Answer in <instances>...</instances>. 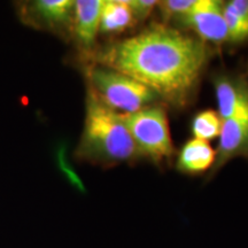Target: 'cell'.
I'll return each mask as SVG.
<instances>
[{"instance_id": "cell-4", "label": "cell", "mask_w": 248, "mask_h": 248, "mask_svg": "<svg viewBox=\"0 0 248 248\" xmlns=\"http://www.w3.org/2000/svg\"><path fill=\"white\" fill-rule=\"evenodd\" d=\"M138 156L160 164L171 160L173 147L166 107L156 104L130 114H121Z\"/></svg>"}, {"instance_id": "cell-5", "label": "cell", "mask_w": 248, "mask_h": 248, "mask_svg": "<svg viewBox=\"0 0 248 248\" xmlns=\"http://www.w3.org/2000/svg\"><path fill=\"white\" fill-rule=\"evenodd\" d=\"M15 14L21 23L31 29L53 33L70 42L73 24V0H22L14 1Z\"/></svg>"}, {"instance_id": "cell-3", "label": "cell", "mask_w": 248, "mask_h": 248, "mask_svg": "<svg viewBox=\"0 0 248 248\" xmlns=\"http://www.w3.org/2000/svg\"><path fill=\"white\" fill-rule=\"evenodd\" d=\"M86 86L102 104L120 114H130L160 104L161 99L147 88L125 74L97 63L82 67Z\"/></svg>"}, {"instance_id": "cell-15", "label": "cell", "mask_w": 248, "mask_h": 248, "mask_svg": "<svg viewBox=\"0 0 248 248\" xmlns=\"http://www.w3.org/2000/svg\"><path fill=\"white\" fill-rule=\"evenodd\" d=\"M157 2L159 1L156 0H129V6L136 23L147 20L157 7Z\"/></svg>"}, {"instance_id": "cell-8", "label": "cell", "mask_w": 248, "mask_h": 248, "mask_svg": "<svg viewBox=\"0 0 248 248\" xmlns=\"http://www.w3.org/2000/svg\"><path fill=\"white\" fill-rule=\"evenodd\" d=\"M235 157L248 160V115L234 116L223 121L216 160L210 169V177Z\"/></svg>"}, {"instance_id": "cell-2", "label": "cell", "mask_w": 248, "mask_h": 248, "mask_svg": "<svg viewBox=\"0 0 248 248\" xmlns=\"http://www.w3.org/2000/svg\"><path fill=\"white\" fill-rule=\"evenodd\" d=\"M75 157L80 162L105 169L138 157L122 115L102 104L88 86L84 126L75 148Z\"/></svg>"}, {"instance_id": "cell-9", "label": "cell", "mask_w": 248, "mask_h": 248, "mask_svg": "<svg viewBox=\"0 0 248 248\" xmlns=\"http://www.w3.org/2000/svg\"><path fill=\"white\" fill-rule=\"evenodd\" d=\"M218 106L223 121L234 116L248 115V82L244 76L219 74L214 79Z\"/></svg>"}, {"instance_id": "cell-10", "label": "cell", "mask_w": 248, "mask_h": 248, "mask_svg": "<svg viewBox=\"0 0 248 248\" xmlns=\"http://www.w3.org/2000/svg\"><path fill=\"white\" fill-rule=\"evenodd\" d=\"M216 160V151L209 141L193 138L179 151L176 168L187 175H199L213 168Z\"/></svg>"}, {"instance_id": "cell-11", "label": "cell", "mask_w": 248, "mask_h": 248, "mask_svg": "<svg viewBox=\"0 0 248 248\" xmlns=\"http://www.w3.org/2000/svg\"><path fill=\"white\" fill-rule=\"evenodd\" d=\"M129 0H104L99 23V35L113 37L121 35L135 26Z\"/></svg>"}, {"instance_id": "cell-14", "label": "cell", "mask_w": 248, "mask_h": 248, "mask_svg": "<svg viewBox=\"0 0 248 248\" xmlns=\"http://www.w3.org/2000/svg\"><path fill=\"white\" fill-rule=\"evenodd\" d=\"M195 0H164L157 2L161 16L164 22L172 21L181 16L194 5Z\"/></svg>"}, {"instance_id": "cell-7", "label": "cell", "mask_w": 248, "mask_h": 248, "mask_svg": "<svg viewBox=\"0 0 248 248\" xmlns=\"http://www.w3.org/2000/svg\"><path fill=\"white\" fill-rule=\"evenodd\" d=\"M104 0H77L74 6L70 42L77 52L80 67L92 60L97 49L99 23Z\"/></svg>"}, {"instance_id": "cell-13", "label": "cell", "mask_w": 248, "mask_h": 248, "mask_svg": "<svg viewBox=\"0 0 248 248\" xmlns=\"http://www.w3.org/2000/svg\"><path fill=\"white\" fill-rule=\"evenodd\" d=\"M223 126V120L216 110L206 109L198 113L192 121V133L194 138L209 141L219 137Z\"/></svg>"}, {"instance_id": "cell-1", "label": "cell", "mask_w": 248, "mask_h": 248, "mask_svg": "<svg viewBox=\"0 0 248 248\" xmlns=\"http://www.w3.org/2000/svg\"><path fill=\"white\" fill-rule=\"evenodd\" d=\"M210 58L206 43L154 23L129 38L98 46L90 63L125 74L176 108L187 106Z\"/></svg>"}, {"instance_id": "cell-12", "label": "cell", "mask_w": 248, "mask_h": 248, "mask_svg": "<svg viewBox=\"0 0 248 248\" xmlns=\"http://www.w3.org/2000/svg\"><path fill=\"white\" fill-rule=\"evenodd\" d=\"M223 13L228 29V42L233 44L248 42V0L224 2Z\"/></svg>"}, {"instance_id": "cell-6", "label": "cell", "mask_w": 248, "mask_h": 248, "mask_svg": "<svg viewBox=\"0 0 248 248\" xmlns=\"http://www.w3.org/2000/svg\"><path fill=\"white\" fill-rule=\"evenodd\" d=\"M219 0H195L186 13L172 21L176 26L193 31L203 43L221 46L228 42V29Z\"/></svg>"}]
</instances>
